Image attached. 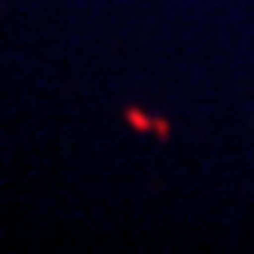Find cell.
<instances>
[{
  "label": "cell",
  "instance_id": "6da1fadb",
  "mask_svg": "<svg viewBox=\"0 0 254 254\" xmlns=\"http://www.w3.org/2000/svg\"><path fill=\"white\" fill-rule=\"evenodd\" d=\"M126 123H132L135 129H142V132H155L162 142L169 139V123L165 119H159V116H145L142 109H135V106H126Z\"/></svg>",
  "mask_w": 254,
  "mask_h": 254
}]
</instances>
